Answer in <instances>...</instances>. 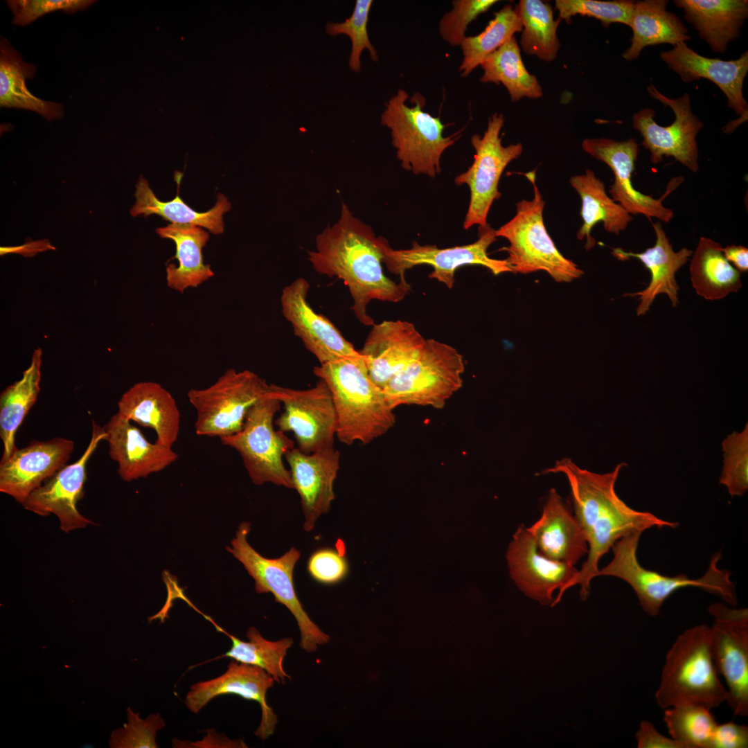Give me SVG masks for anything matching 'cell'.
I'll return each mask as SVG.
<instances>
[{"label":"cell","instance_id":"cell-1","mask_svg":"<svg viewBox=\"0 0 748 748\" xmlns=\"http://www.w3.org/2000/svg\"><path fill=\"white\" fill-rule=\"evenodd\" d=\"M625 465L621 463L612 471L599 474L582 469L571 459L564 458L540 473H562L569 481L574 516L585 533L588 553L567 588L579 585L582 600L589 595L590 583L597 577L600 560L618 540L653 527L675 528L679 526L676 522L662 519L650 512L634 510L618 497L615 483Z\"/></svg>","mask_w":748,"mask_h":748},{"label":"cell","instance_id":"cell-2","mask_svg":"<svg viewBox=\"0 0 748 748\" xmlns=\"http://www.w3.org/2000/svg\"><path fill=\"white\" fill-rule=\"evenodd\" d=\"M372 228L356 217L345 203L338 220L315 238L308 260L316 272L341 280L353 299V310L362 324L374 325L367 313L373 300L397 303L409 292V283H395L384 274L383 244Z\"/></svg>","mask_w":748,"mask_h":748},{"label":"cell","instance_id":"cell-3","mask_svg":"<svg viewBox=\"0 0 748 748\" xmlns=\"http://www.w3.org/2000/svg\"><path fill=\"white\" fill-rule=\"evenodd\" d=\"M365 359L361 354L321 364L313 370L330 389L337 414L336 436L348 445L370 443L395 423L394 409L371 380Z\"/></svg>","mask_w":748,"mask_h":748},{"label":"cell","instance_id":"cell-4","mask_svg":"<svg viewBox=\"0 0 748 748\" xmlns=\"http://www.w3.org/2000/svg\"><path fill=\"white\" fill-rule=\"evenodd\" d=\"M654 697L662 709L695 704L712 709L727 701L712 657L709 626L696 625L677 637L666 655Z\"/></svg>","mask_w":748,"mask_h":748},{"label":"cell","instance_id":"cell-5","mask_svg":"<svg viewBox=\"0 0 748 748\" xmlns=\"http://www.w3.org/2000/svg\"><path fill=\"white\" fill-rule=\"evenodd\" d=\"M642 533L636 532L618 540L612 547L614 556L610 562L598 570L597 576H611L623 580L633 589L643 610L656 616L665 600L682 588L699 587L720 597L727 604H738L731 573L718 567L720 552L714 554L704 574L690 578L684 574L667 576L644 568L637 558V548Z\"/></svg>","mask_w":748,"mask_h":748},{"label":"cell","instance_id":"cell-6","mask_svg":"<svg viewBox=\"0 0 748 748\" xmlns=\"http://www.w3.org/2000/svg\"><path fill=\"white\" fill-rule=\"evenodd\" d=\"M532 184L533 197L516 204V213L495 231L497 237L506 238L509 245L503 247L512 272H547L557 282H571L583 271L557 249L549 235L543 220L545 202L535 181V170L524 174Z\"/></svg>","mask_w":748,"mask_h":748},{"label":"cell","instance_id":"cell-7","mask_svg":"<svg viewBox=\"0 0 748 748\" xmlns=\"http://www.w3.org/2000/svg\"><path fill=\"white\" fill-rule=\"evenodd\" d=\"M408 98L407 92L399 89L385 104L381 124L391 130V143L402 168L434 178L440 172L441 155L461 137V130L444 136L448 125L423 111L425 98L416 93L411 98L413 107L407 105Z\"/></svg>","mask_w":748,"mask_h":748},{"label":"cell","instance_id":"cell-8","mask_svg":"<svg viewBox=\"0 0 748 748\" xmlns=\"http://www.w3.org/2000/svg\"><path fill=\"white\" fill-rule=\"evenodd\" d=\"M462 355L449 344L426 339L418 357L394 375L383 388L393 409L418 405L442 409L463 385Z\"/></svg>","mask_w":748,"mask_h":748},{"label":"cell","instance_id":"cell-9","mask_svg":"<svg viewBox=\"0 0 748 748\" xmlns=\"http://www.w3.org/2000/svg\"><path fill=\"white\" fill-rule=\"evenodd\" d=\"M280 402L271 391L252 406L246 415L242 429L220 438L222 443L236 450L252 483L260 486L271 483L294 489L291 474L283 457L294 448V442L284 432L276 431L273 422Z\"/></svg>","mask_w":748,"mask_h":748},{"label":"cell","instance_id":"cell-10","mask_svg":"<svg viewBox=\"0 0 748 748\" xmlns=\"http://www.w3.org/2000/svg\"><path fill=\"white\" fill-rule=\"evenodd\" d=\"M250 531L249 522L240 523L226 550L253 579L258 594H272L275 600L285 605L293 614L301 633L300 646L308 652L316 651L318 645L327 643L330 637L311 620L297 597L294 569L301 552L292 547L279 558H265L248 542Z\"/></svg>","mask_w":748,"mask_h":748},{"label":"cell","instance_id":"cell-11","mask_svg":"<svg viewBox=\"0 0 748 748\" xmlns=\"http://www.w3.org/2000/svg\"><path fill=\"white\" fill-rule=\"evenodd\" d=\"M268 384L249 370L227 369L211 385L187 393L196 411L197 435L220 438L240 431L249 409L269 393Z\"/></svg>","mask_w":748,"mask_h":748},{"label":"cell","instance_id":"cell-12","mask_svg":"<svg viewBox=\"0 0 748 748\" xmlns=\"http://www.w3.org/2000/svg\"><path fill=\"white\" fill-rule=\"evenodd\" d=\"M504 123L501 114L495 113L488 120L483 135L474 134L471 144L475 150L472 166L454 179L458 186L467 184L470 192L464 229L474 225L486 226L490 208L501 197L498 190L501 174L508 164L523 152L521 143L504 146L500 132Z\"/></svg>","mask_w":748,"mask_h":748},{"label":"cell","instance_id":"cell-13","mask_svg":"<svg viewBox=\"0 0 748 748\" xmlns=\"http://www.w3.org/2000/svg\"><path fill=\"white\" fill-rule=\"evenodd\" d=\"M495 231L488 224L479 226V238L474 242L446 249L413 242L410 249L396 250L385 239L383 263L389 271L399 276L402 284L408 283L404 277L407 269L420 265H430L434 270L429 277L444 283L449 289L454 286L456 269L464 265L483 266L496 276L512 272L506 259H493L488 255V248L497 240Z\"/></svg>","mask_w":748,"mask_h":748},{"label":"cell","instance_id":"cell-14","mask_svg":"<svg viewBox=\"0 0 748 748\" xmlns=\"http://www.w3.org/2000/svg\"><path fill=\"white\" fill-rule=\"evenodd\" d=\"M650 96L671 108L675 120L668 126H661L654 119L655 112L650 107L643 108L633 114V127L643 137L641 143L650 152L653 164H659L664 157H672L693 172H697L698 147L697 135L703 127L702 122L691 109L688 93L675 99L660 93L650 84L647 87Z\"/></svg>","mask_w":748,"mask_h":748},{"label":"cell","instance_id":"cell-15","mask_svg":"<svg viewBox=\"0 0 748 748\" xmlns=\"http://www.w3.org/2000/svg\"><path fill=\"white\" fill-rule=\"evenodd\" d=\"M714 621L711 650L726 682L727 702L735 715H748V610L717 603L709 607Z\"/></svg>","mask_w":748,"mask_h":748},{"label":"cell","instance_id":"cell-16","mask_svg":"<svg viewBox=\"0 0 748 748\" xmlns=\"http://www.w3.org/2000/svg\"><path fill=\"white\" fill-rule=\"evenodd\" d=\"M271 389L284 406L276 425L283 432L294 434L301 452L310 454L334 447L337 414L331 392L323 380L308 389L273 384Z\"/></svg>","mask_w":748,"mask_h":748},{"label":"cell","instance_id":"cell-17","mask_svg":"<svg viewBox=\"0 0 748 748\" xmlns=\"http://www.w3.org/2000/svg\"><path fill=\"white\" fill-rule=\"evenodd\" d=\"M582 150L594 158L604 162L612 170L614 181L610 186L612 199L620 204L631 215H643L668 223L674 216L672 209L663 202L683 181L682 176L673 178L661 197L655 199L635 189L632 175L639 154V144L634 138L618 141L610 139H585Z\"/></svg>","mask_w":748,"mask_h":748},{"label":"cell","instance_id":"cell-18","mask_svg":"<svg viewBox=\"0 0 748 748\" xmlns=\"http://www.w3.org/2000/svg\"><path fill=\"white\" fill-rule=\"evenodd\" d=\"M105 437L104 427L93 420L91 436L82 456L33 491L21 504L24 508L39 516L55 515L60 529L66 533L93 524L79 512L77 504L84 494L87 463Z\"/></svg>","mask_w":748,"mask_h":748},{"label":"cell","instance_id":"cell-19","mask_svg":"<svg viewBox=\"0 0 748 748\" xmlns=\"http://www.w3.org/2000/svg\"><path fill=\"white\" fill-rule=\"evenodd\" d=\"M507 560L512 579L528 597L542 605L555 606L578 569L542 555L524 525L518 527L509 545Z\"/></svg>","mask_w":748,"mask_h":748},{"label":"cell","instance_id":"cell-20","mask_svg":"<svg viewBox=\"0 0 748 748\" xmlns=\"http://www.w3.org/2000/svg\"><path fill=\"white\" fill-rule=\"evenodd\" d=\"M309 289L308 280L298 278L282 290L281 311L294 335L320 364L360 356L328 318L314 312L307 299Z\"/></svg>","mask_w":748,"mask_h":748},{"label":"cell","instance_id":"cell-21","mask_svg":"<svg viewBox=\"0 0 748 748\" xmlns=\"http://www.w3.org/2000/svg\"><path fill=\"white\" fill-rule=\"evenodd\" d=\"M74 442L63 437L33 440L0 461V491L22 504L28 496L64 467Z\"/></svg>","mask_w":748,"mask_h":748},{"label":"cell","instance_id":"cell-22","mask_svg":"<svg viewBox=\"0 0 748 748\" xmlns=\"http://www.w3.org/2000/svg\"><path fill=\"white\" fill-rule=\"evenodd\" d=\"M274 682L265 670L232 659L220 676L192 685L186 696V706L197 713L213 698L227 694L256 701L261 708V720L254 734L264 740L274 733L278 722L266 700L267 692Z\"/></svg>","mask_w":748,"mask_h":748},{"label":"cell","instance_id":"cell-23","mask_svg":"<svg viewBox=\"0 0 748 748\" xmlns=\"http://www.w3.org/2000/svg\"><path fill=\"white\" fill-rule=\"evenodd\" d=\"M295 489L301 497L303 528L312 531L319 517L327 513L335 498L334 482L339 469L340 453L335 447L306 454L293 448L285 455Z\"/></svg>","mask_w":748,"mask_h":748},{"label":"cell","instance_id":"cell-24","mask_svg":"<svg viewBox=\"0 0 748 748\" xmlns=\"http://www.w3.org/2000/svg\"><path fill=\"white\" fill-rule=\"evenodd\" d=\"M659 56L684 82L701 78L713 82L724 93L728 106L744 121L747 118L748 104L742 93L748 72L747 51L737 59L723 60L701 55L682 42L661 51Z\"/></svg>","mask_w":748,"mask_h":748},{"label":"cell","instance_id":"cell-25","mask_svg":"<svg viewBox=\"0 0 748 748\" xmlns=\"http://www.w3.org/2000/svg\"><path fill=\"white\" fill-rule=\"evenodd\" d=\"M426 339L407 321H384L373 325L359 353L369 376L382 390L397 373L416 359Z\"/></svg>","mask_w":748,"mask_h":748},{"label":"cell","instance_id":"cell-26","mask_svg":"<svg viewBox=\"0 0 748 748\" xmlns=\"http://www.w3.org/2000/svg\"><path fill=\"white\" fill-rule=\"evenodd\" d=\"M103 427L109 456L117 463L118 474L125 481L159 472L179 457L172 447L148 441L138 427L118 412Z\"/></svg>","mask_w":748,"mask_h":748},{"label":"cell","instance_id":"cell-27","mask_svg":"<svg viewBox=\"0 0 748 748\" xmlns=\"http://www.w3.org/2000/svg\"><path fill=\"white\" fill-rule=\"evenodd\" d=\"M526 529L538 551L552 560L574 566L588 553L584 531L554 488L540 519Z\"/></svg>","mask_w":748,"mask_h":748},{"label":"cell","instance_id":"cell-28","mask_svg":"<svg viewBox=\"0 0 748 748\" xmlns=\"http://www.w3.org/2000/svg\"><path fill=\"white\" fill-rule=\"evenodd\" d=\"M656 235L655 244L640 253L625 251L621 248L613 249L612 254L618 260H625L635 258L640 260L650 272L651 279L648 287L642 291L625 294L624 296H639L640 303L636 314H645L656 296L666 294L673 306L679 302L677 298L679 287L675 279L676 272L689 260L693 251L684 247L675 251L669 242L660 222L652 224Z\"/></svg>","mask_w":748,"mask_h":748},{"label":"cell","instance_id":"cell-29","mask_svg":"<svg viewBox=\"0 0 748 748\" xmlns=\"http://www.w3.org/2000/svg\"><path fill=\"white\" fill-rule=\"evenodd\" d=\"M118 413L130 421L150 427L156 443L172 447L180 431L181 414L172 395L154 382L136 383L119 399Z\"/></svg>","mask_w":748,"mask_h":748},{"label":"cell","instance_id":"cell-30","mask_svg":"<svg viewBox=\"0 0 748 748\" xmlns=\"http://www.w3.org/2000/svg\"><path fill=\"white\" fill-rule=\"evenodd\" d=\"M686 21L715 53H724L748 17L747 0H675Z\"/></svg>","mask_w":748,"mask_h":748},{"label":"cell","instance_id":"cell-31","mask_svg":"<svg viewBox=\"0 0 748 748\" xmlns=\"http://www.w3.org/2000/svg\"><path fill=\"white\" fill-rule=\"evenodd\" d=\"M162 238L175 243L176 253L172 258L179 262L166 267V281L169 288L183 293L189 287H197L214 276L211 266L204 262L202 249L209 239V233L193 224H169L156 229Z\"/></svg>","mask_w":748,"mask_h":748},{"label":"cell","instance_id":"cell-32","mask_svg":"<svg viewBox=\"0 0 748 748\" xmlns=\"http://www.w3.org/2000/svg\"><path fill=\"white\" fill-rule=\"evenodd\" d=\"M182 173L175 172L177 184L175 197L168 202L159 200L150 188L148 181L141 176L136 186V202L130 209V215L148 216L157 215L172 224H193L207 229L213 234L224 232L222 215L231 209V204L222 193L217 195L215 206L208 211L200 213L193 210L179 195Z\"/></svg>","mask_w":748,"mask_h":748},{"label":"cell","instance_id":"cell-33","mask_svg":"<svg viewBox=\"0 0 748 748\" xmlns=\"http://www.w3.org/2000/svg\"><path fill=\"white\" fill-rule=\"evenodd\" d=\"M36 71L34 64L24 61L9 41L1 37L0 106L33 111L48 121L61 118L62 104L39 98L27 89L26 80L33 78Z\"/></svg>","mask_w":748,"mask_h":748},{"label":"cell","instance_id":"cell-34","mask_svg":"<svg viewBox=\"0 0 748 748\" xmlns=\"http://www.w3.org/2000/svg\"><path fill=\"white\" fill-rule=\"evenodd\" d=\"M667 0H643L634 2L630 27L632 30L631 44L622 57L631 61L638 59L642 50L649 46L669 44L673 46L691 39L680 18L667 10Z\"/></svg>","mask_w":748,"mask_h":748},{"label":"cell","instance_id":"cell-35","mask_svg":"<svg viewBox=\"0 0 748 748\" xmlns=\"http://www.w3.org/2000/svg\"><path fill=\"white\" fill-rule=\"evenodd\" d=\"M569 182L581 199L580 216L583 223L577 238H587V250L596 244L591 231L598 222H603L607 232L618 235L633 220L631 214L607 195L604 183L592 170L587 169L582 175L571 177Z\"/></svg>","mask_w":748,"mask_h":748},{"label":"cell","instance_id":"cell-36","mask_svg":"<svg viewBox=\"0 0 748 748\" xmlns=\"http://www.w3.org/2000/svg\"><path fill=\"white\" fill-rule=\"evenodd\" d=\"M42 350H34L30 366L21 378L7 386L0 395V437L3 445L1 461L17 448L15 434L35 404L40 391Z\"/></svg>","mask_w":748,"mask_h":748},{"label":"cell","instance_id":"cell-37","mask_svg":"<svg viewBox=\"0 0 748 748\" xmlns=\"http://www.w3.org/2000/svg\"><path fill=\"white\" fill-rule=\"evenodd\" d=\"M721 245L701 237L690 265L691 280L696 293L707 300H719L742 287L740 272L725 258Z\"/></svg>","mask_w":748,"mask_h":748},{"label":"cell","instance_id":"cell-38","mask_svg":"<svg viewBox=\"0 0 748 748\" xmlns=\"http://www.w3.org/2000/svg\"><path fill=\"white\" fill-rule=\"evenodd\" d=\"M480 66L483 71L481 82L502 84L513 102L542 96L538 80L524 66L515 36L489 55Z\"/></svg>","mask_w":748,"mask_h":748},{"label":"cell","instance_id":"cell-39","mask_svg":"<svg viewBox=\"0 0 748 748\" xmlns=\"http://www.w3.org/2000/svg\"><path fill=\"white\" fill-rule=\"evenodd\" d=\"M515 9L522 24L523 51L547 62L554 60L560 46L557 35L560 20L554 19L551 5L541 0H521Z\"/></svg>","mask_w":748,"mask_h":748},{"label":"cell","instance_id":"cell-40","mask_svg":"<svg viewBox=\"0 0 748 748\" xmlns=\"http://www.w3.org/2000/svg\"><path fill=\"white\" fill-rule=\"evenodd\" d=\"M522 30V24L515 8L504 6L495 12L485 29L474 36H465L461 48L463 60L459 66L461 76H467L492 53Z\"/></svg>","mask_w":748,"mask_h":748},{"label":"cell","instance_id":"cell-41","mask_svg":"<svg viewBox=\"0 0 748 748\" xmlns=\"http://www.w3.org/2000/svg\"><path fill=\"white\" fill-rule=\"evenodd\" d=\"M226 634L232 641L231 648L224 654L215 659L229 657L240 663L259 667L265 670L278 683H285L286 678H290L284 670L283 660L288 649L293 644L292 638L269 641L262 637L254 627H249L247 630V641Z\"/></svg>","mask_w":748,"mask_h":748},{"label":"cell","instance_id":"cell-42","mask_svg":"<svg viewBox=\"0 0 748 748\" xmlns=\"http://www.w3.org/2000/svg\"><path fill=\"white\" fill-rule=\"evenodd\" d=\"M711 711L695 704L669 707L665 709L663 721L670 738L683 748H711L718 723Z\"/></svg>","mask_w":748,"mask_h":748},{"label":"cell","instance_id":"cell-43","mask_svg":"<svg viewBox=\"0 0 748 748\" xmlns=\"http://www.w3.org/2000/svg\"><path fill=\"white\" fill-rule=\"evenodd\" d=\"M373 4L372 0H357L354 10L349 18L343 22H328L326 25V33L335 37L345 35L351 41V52L348 59L350 69L356 73L361 71V55L364 50L367 49L371 59L378 61L377 51L371 44L368 34L367 24L368 15Z\"/></svg>","mask_w":748,"mask_h":748},{"label":"cell","instance_id":"cell-44","mask_svg":"<svg viewBox=\"0 0 748 748\" xmlns=\"http://www.w3.org/2000/svg\"><path fill=\"white\" fill-rule=\"evenodd\" d=\"M723 466L720 483L731 497L742 496L748 490V424L740 432L733 431L722 443Z\"/></svg>","mask_w":748,"mask_h":748},{"label":"cell","instance_id":"cell-45","mask_svg":"<svg viewBox=\"0 0 748 748\" xmlns=\"http://www.w3.org/2000/svg\"><path fill=\"white\" fill-rule=\"evenodd\" d=\"M634 1L629 0H556L558 19L570 21L577 15L594 17L606 27L613 23L630 26Z\"/></svg>","mask_w":748,"mask_h":748},{"label":"cell","instance_id":"cell-46","mask_svg":"<svg viewBox=\"0 0 748 748\" xmlns=\"http://www.w3.org/2000/svg\"><path fill=\"white\" fill-rule=\"evenodd\" d=\"M127 711V722L123 727L112 731L109 745L112 748H156V734L165 727L164 720L159 713L151 714L145 719L139 717L130 707Z\"/></svg>","mask_w":748,"mask_h":748},{"label":"cell","instance_id":"cell-47","mask_svg":"<svg viewBox=\"0 0 748 748\" xmlns=\"http://www.w3.org/2000/svg\"><path fill=\"white\" fill-rule=\"evenodd\" d=\"M497 2V0L452 1V10L443 15L439 21L440 37L452 46H461L467 26Z\"/></svg>","mask_w":748,"mask_h":748},{"label":"cell","instance_id":"cell-48","mask_svg":"<svg viewBox=\"0 0 748 748\" xmlns=\"http://www.w3.org/2000/svg\"><path fill=\"white\" fill-rule=\"evenodd\" d=\"M13 14L12 23L26 26L46 13L63 10L72 14L85 10L96 2L93 0H10L6 1Z\"/></svg>","mask_w":748,"mask_h":748},{"label":"cell","instance_id":"cell-49","mask_svg":"<svg viewBox=\"0 0 748 748\" xmlns=\"http://www.w3.org/2000/svg\"><path fill=\"white\" fill-rule=\"evenodd\" d=\"M307 571L317 582L332 585L343 581L348 574L349 564L346 556L337 549H317L309 557Z\"/></svg>","mask_w":748,"mask_h":748},{"label":"cell","instance_id":"cell-50","mask_svg":"<svg viewBox=\"0 0 748 748\" xmlns=\"http://www.w3.org/2000/svg\"><path fill=\"white\" fill-rule=\"evenodd\" d=\"M748 747V727L733 722L718 724L711 748Z\"/></svg>","mask_w":748,"mask_h":748},{"label":"cell","instance_id":"cell-51","mask_svg":"<svg viewBox=\"0 0 748 748\" xmlns=\"http://www.w3.org/2000/svg\"><path fill=\"white\" fill-rule=\"evenodd\" d=\"M635 738L638 748H683L675 740L659 732L654 724L648 720L640 722Z\"/></svg>","mask_w":748,"mask_h":748},{"label":"cell","instance_id":"cell-52","mask_svg":"<svg viewBox=\"0 0 748 748\" xmlns=\"http://www.w3.org/2000/svg\"><path fill=\"white\" fill-rule=\"evenodd\" d=\"M54 249L55 248L47 240H42L28 242L19 246L1 247L0 254L3 256L7 253H17L25 257H32L38 253Z\"/></svg>","mask_w":748,"mask_h":748},{"label":"cell","instance_id":"cell-53","mask_svg":"<svg viewBox=\"0 0 748 748\" xmlns=\"http://www.w3.org/2000/svg\"><path fill=\"white\" fill-rule=\"evenodd\" d=\"M725 258L740 272L748 270V249L742 245L731 244L722 249Z\"/></svg>","mask_w":748,"mask_h":748}]
</instances>
